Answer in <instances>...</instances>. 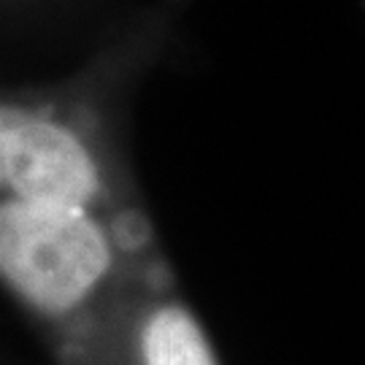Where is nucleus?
Returning a JSON list of instances; mask_svg holds the SVG:
<instances>
[{
  "instance_id": "f257e3e1",
  "label": "nucleus",
  "mask_w": 365,
  "mask_h": 365,
  "mask_svg": "<svg viewBox=\"0 0 365 365\" xmlns=\"http://www.w3.org/2000/svg\"><path fill=\"white\" fill-rule=\"evenodd\" d=\"M114 249L87 206L0 203V279L43 314L78 309L103 284Z\"/></svg>"
},
{
  "instance_id": "f03ea898",
  "label": "nucleus",
  "mask_w": 365,
  "mask_h": 365,
  "mask_svg": "<svg viewBox=\"0 0 365 365\" xmlns=\"http://www.w3.org/2000/svg\"><path fill=\"white\" fill-rule=\"evenodd\" d=\"M0 190L25 203L87 206L101 192V173L66 125L0 106Z\"/></svg>"
},
{
  "instance_id": "7ed1b4c3",
  "label": "nucleus",
  "mask_w": 365,
  "mask_h": 365,
  "mask_svg": "<svg viewBox=\"0 0 365 365\" xmlns=\"http://www.w3.org/2000/svg\"><path fill=\"white\" fill-rule=\"evenodd\" d=\"M144 365H220L203 327L190 309L160 303L141 327Z\"/></svg>"
}]
</instances>
